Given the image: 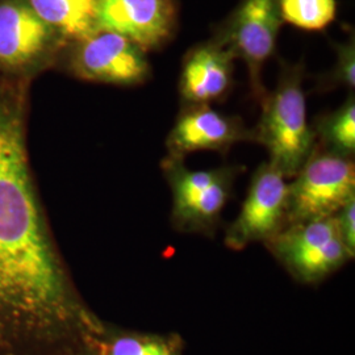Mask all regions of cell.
Wrapping results in <instances>:
<instances>
[{"label":"cell","mask_w":355,"mask_h":355,"mask_svg":"<svg viewBox=\"0 0 355 355\" xmlns=\"http://www.w3.org/2000/svg\"><path fill=\"white\" fill-rule=\"evenodd\" d=\"M91 355H180L182 341L175 336L152 333L101 331L85 338Z\"/></svg>","instance_id":"14"},{"label":"cell","mask_w":355,"mask_h":355,"mask_svg":"<svg viewBox=\"0 0 355 355\" xmlns=\"http://www.w3.org/2000/svg\"><path fill=\"white\" fill-rule=\"evenodd\" d=\"M162 170L171 190V224L182 233L212 234L232 196L234 166L190 170L183 159L166 157Z\"/></svg>","instance_id":"3"},{"label":"cell","mask_w":355,"mask_h":355,"mask_svg":"<svg viewBox=\"0 0 355 355\" xmlns=\"http://www.w3.org/2000/svg\"><path fill=\"white\" fill-rule=\"evenodd\" d=\"M233 53L214 41L191 51L183 64L180 95L189 105L221 99L232 85Z\"/></svg>","instance_id":"12"},{"label":"cell","mask_w":355,"mask_h":355,"mask_svg":"<svg viewBox=\"0 0 355 355\" xmlns=\"http://www.w3.org/2000/svg\"><path fill=\"white\" fill-rule=\"evenodd\" d=\"M313 130L324 150L352 158L355 152L354 98H349L341 108L322 117Z\"/></svg>","instance_id":"15"},{"label":"cell","mask_w":355,"mask_h":355,"mask_svg":"<svg viewBox=\"0 0 355 355\" xmlns=\"http://www.w3.org/2000/svg\"><path fill=\"white\" fill-rule=\"evenodd\" d=\"M38 16L67 41H78L95 32L99 0H26Z\"/></svg>","instance_id":"13"},{"label":"cell","mask_w":355,"mask_h":355,"mask_svg":"<svg viewBox=\"0 0 355 355\" xmlns=\"http://www.w3.org/2000/svg\"><path fill=\"white\" fill-rule=\"evenodd\" d=\"M338 60L337 64L330 76L329 83L354 87L355 83V48L354 40H349V42L337 48Z\"/></svg>","instance_id":"17"},{"label":"cell","mask_w":355,"mask_h":355,"mask_svg":"<svg viewBox=\"0 0 355 355\" xmlns=\"http://www.w3.org/2000/svg\"><path fill=\"white\" fill-rule=\"evenodd\" d=\"M282 23L279 0H243L216 38L246 62L252 89L259 101L266 96L262 69L275 51Z\"/></svg>","instance_id":"8"},{"label":"cell","mask_w":355,"mask_h":355,"mask_svg":"<svg viewBox=\"0 0 355 355\" xmlns=\"http://www.w3.org/2000/svg\"><path fill=\"white\" fill-rule=\"evenodd\" d=\"M338 224L343 243L350 254L354 258L355 254V198H352L347 203L343 205L334 216Z\"/></svg>","instance_id":"18"},{"label":"cell","mask_w":355,"mask_h":355,"mask_svg":"<svg viewBox=\"0 0 355 355\" xmlns=\"http://www.w3.org/2000/svg\"><path fill=\"white\" fill-rule=\"evenodd\" d=\"M283 21L305 31H321L337 12L336 0H279Z\"/></svg>","instance_id":"16"},{"label":"cell","mask_w":355,"mask_h":355,"mask_svg":"<svg viewBox=\"0 0 355 355\" xmlns=\"http://www.w3.org/2000/svg\"><path fill=\"white\" fill-rule=\"evenodd\" d=\"M69 70L82 80L116 86L140 85L150 76L146 51L129 38L108 31H96L74 41Z\"/></svg>","instance_id":"7"},{"label":"cell","mask_w":355,"mask_h":355,"mask_svg":"<svg viewBox=\"0 0 355 355\" xmlns=\"http://www.w3.org/2000/svg\"><path fill=\"white\" fill-rule=\"evenodd\" d=\"M89 355H91V354H89Z\"/></svg>","instance_id":"19"},{"label":"cell","mask_w":355,"mask_h":355,"mask_svg":"<svg viewBox=\"0 0 355 355\" xmlns=\"http://www.w3.org/2000/svg\"><path fill=\"white\" fill-rule=\"evenodd\" d=\"M355 198L353 158L315 148L300 171L288 182L286 225L328 218Z\"/></svg>","instance_id":"5"},{"label":"cell","mask_w":355,"mask_h":355,"mask_svg":"<svg viewBox=\"0 0 355 355\" xmlns=\"http://www.w3.org/2000/svg\"><path fill=\"white\" fill-rule=\"evenodd\" d=\"M175 20L173 0H99L95 32H114L149 51L171 37Z\"/></svg>","instance_id":"10"},{"label":"cell","mask_w":355,"mask_h":355,"mask_svg":"<svg viewBox=\"0 0 355 355\" xmlns=\"http://www.w3.org/2000/svg\"><path fill=\"white\" fill-rule=\"evenodd\" d=\"M288 179L265 162L254 173L237 217L229 224L224 242L232 250L270 241L286 225Z\"/></svg>","instance_id":"9"},{"label":"cell","mask_w":355,"mask_h":355,"mask_svg":"<svg viewBox=\"0 0 355 355\" xmlns=\"http://www.w3.org/2000/svg\"><path fill=\"white\" fill-rule=\"evenodd\" d=\"M28 79L0 76V343L102 329L80 300L38 198L26 148Z\"/></svg>","instance_id":"1"},{"label":"cell","mask_w":355,"mask_h":355,"mask_svg":"<svg viewBox=\"0 0 355 355\" xmlns=\"http://www.w3.org/2000/svg\"><path fill=\"white\" fill-rule=\"evenodd\" d=\"M67 42L26 0H0V76L32 80L54 64Z\"/></svg>","instance_id":"4"},{"label":"cell","mask_w":355,"mask_h":355,"mask_svg":"<svg viewBox=\"0 0 355 355\" xmlns=\"http://www.w3.org/2000/svg\"><path fill=\"white\" fill-rule=\"evenodd\" d=\"M249 140H253V132L241 119L221 114L209 104L187 105L167 136V158L184 159L190 153L204 150L224 153Z\"/></svg>","instance_id":"11"},{"label":"cell","mask_w":355,"mask_h":355,"mask_svg":"<svg viewBox=\"0 0 355 355\" xmlns=\"http://www.w3.org/2000/svg\"><path fill=\"white\" fill-rule=\"evenodd\" d=\"M253 140L266 148L268 164L292 179L316 148V135L306 120L302 70L287 67L278 87L262 99V114Z\"/></svg>","instance_id":"2"},{"label":"cell","mask_w":355,"mask_h":355,"mask_svg":"<svg viewBox=\"0 0 355 355\" xmlns=\"http://www.w3.org/2000/svg\"><path fill=\"white\" fill-rule=\"evenodd\" d=\"M271 253L302 283H318L352 259L336 217L287 225L266 242Z\"/></svg>","instance_id":"6"}]
</instances>
